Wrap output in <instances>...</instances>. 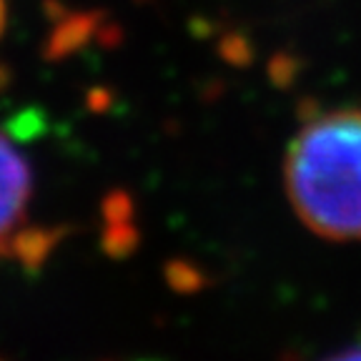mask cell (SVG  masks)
Returning <instances> with one entry per match:
<instances>
[{"label":"cell","instance_id":"1","mask_svg":"<svg viewBox=\"0 0 361 361\" xmlns=\"http://www.w3.org/2000/svg\"><path fill=\"white\" fill-rule=\"evenodd\" d=\"M283 178L293 211L316 236L361 241V108L311 118L288 146Z\"/></svg>","mask_w":361,"mask_h":361},{"label":"cell","instance_id":"2","mask_svg":"<svg viewBox=\"0 0 361 361\" xmlns=\"http://www.w3.org/2000/svg\"><path fill=\"white\" fill-rule=\"evenodd\" d=\"M33 193V178L25 158L16 146L0 135V256H23L28 248H43L40 241H30L28 206Z\"/></svg>","mask_w":361,"mask_h":361},{"label":"cell","instance_id":"3","mask_svg":"<svg viewBox=\"0 0 361 361\" xmlns=\"http://www.w3.org/2000/svg\"><path fill=\"white\" fill-rule=\"evenodd\" d=\"M90 28H93V20H88V18H71V20L61 23V28L53 35L51 56H63V53L73 51L75 45H80L88 38Z\"/></svg>","mask_w":361,"mask_h":361},{"label":"cell","instance_id":"4","mask_svg":"<svg viewBox=\"0 0 361 361\" xmlns=\"http://www.w3.org/2000/svg\"><path fill=\"white\" fill-rule=\"evenodd\" d=\"M326 361H361V344H354V346H349V349L338 351V354L329 356Z\"/></svg>","mask_w":361,"mask_h":361},{"label":"cell","instance_id":"5","mask_svg":"<svg viewBox=\"0 0 361 361\" xmlns=\"http://www.w3.org/2000/svg\"><path fill=\"white\" fill-rule=\"evenodd\" d=\"M6 28V6H3V0H0V33Z\"/></svg>","mask_w":361,"mask_h":361},{"label":"cell","instance_id":"6","mask_svg":"<svg viewBox=\"0 0 361 361\" xmlns=\"http://www.w3.org/2000/svg\"><path fill=\"white\" fill-rule=\"evenodd\" d=\"M0 83H3V71H0Z\"/></svg>","mask_w":361,"mask_h":361}]
</instances>
